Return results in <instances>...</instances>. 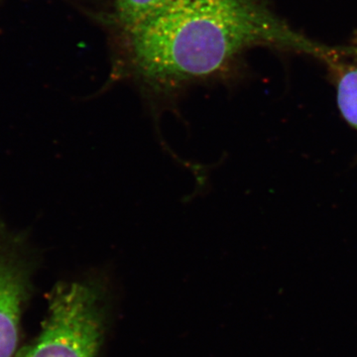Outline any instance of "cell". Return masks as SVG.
Returning a JSON list of instances; mask_svg holds the SVG:
<instances>
[{"label":"cell","mask_w":357,"mask_h":357,"mask_svg":"<svg viewBox=\"0 0 357 357\" xmlns=\"http://www.w3.org/2000/svg\"><path fill=\"white\" fill-rule=\"evenodd\" d=\"M337 102L344 121L357 130V57L338 72Z\"/></svg>","instance_id":"5"},{"label":"cell","mask_w":357,"mask_h":357,"mask_svg":"<svg viewBox=\"0 0 357 357\" xmlns=\"http://www.w3.org/2000/svg\"><path fill=\"white\" fill-rule=\"evenodd\" d=\"M102 296L89 282L59 284L39 335L15 357H96L102 335Z\"/></svg>","instance_id":"2"},{"label":"cell","mask_w":357,"mask_h":357,"mask_svg":"<svg viewBox=\"0 0 357 357\" xmlns=\"http://www.w3.org/2000/svg\"><path fill=\"white\" fill-rule=\"evenodd\" d=\"M14 251L0 248V357H15L29 272Z\"/></svg>","instance_id":"3"},{"label":"cell","mask_w":357,"mask_h":357,"mask_svg":"<svg viewBox=\"0 0 357 357\" xmlns=\"http://www.w3.org/2000/svg\"><path fill=\"white\" fill-rule=\"evenodd\" d=\"M178 0H112V20L121 32L132 29Z\"/></svg>","instance_id":"4"},{"label":"cell","mask_w":357,"mask_h":357,"mask_svg":"<svg viewBox=\"0 0 357 357\" xmlns=\"http://www.w3.org/2000/svg\"><path fill=\"white\" fill-rule=\"evenodd\" d=\"M122 34L131 72L158 98L213 79L256 47L306 54L333 66L349 51L296 32L262 0H178Z\"/></svg>","instance_id":"1"}]
</instances>
